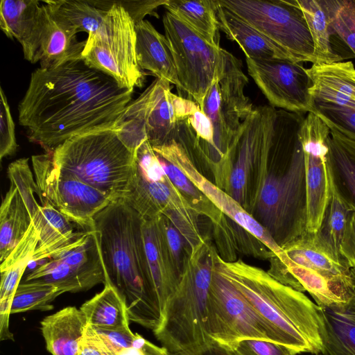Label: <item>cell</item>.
Segmentation results:
<instances>
[{
    "label": "cell",
    "instance_id": "6da1fadb",
    "mask_svg": "<svg viewBox=\"0 0 355 355\" xmlns=\"http://www.w3.org/2000/svg\"><path fill=\"white\" fill-rule=\"evenodd\" d=\"M133 92L82 59L40 67L18 105L19 123L30 141L52 153L75 136L115 130Z\"/></svg>",
    "mask_w": 355,
    "mask_h": 355
},
{
    "label": "cell",
    "instance_id": "7a4b0ae2",
    "mask_svg": "<svg viewBox=\"0 0 355 355\" xmlns=\"http://www.w3.org/2000/svg\"><path fill=\"white\" fill-rule=\"evenodd\" d=\"M304 117L276 110L270 144L254 174L252 216L280 247L306 230V171L300 139Z\"/></svg>",
    "mask_w": 355,
    "mask_h": 355
},
{
    "label": "cell",
    "instance_id": "3957f363",
    "mask_svg": "<svg viewBox=\"0 0 355 355\" xmlns=\"http://www.w3.org/2000/svg\"><path fill=\"white\" fill-rule=\"evenodd\" d=\"M142 217L122 199L94 217V232L105 273L125 302L130 321L155 331L162 310L150 278L142 240Z\"/></svg>",
    "mask_w": 355,
    "mask_h": 355
},
{
    "label": "cell",
    "instance_id": "277c9868",
    "mask_svg": "<svg viewBox=\"0 0 355 355\" xmlns=\"http://www.w3.org/2000/svg\"><path fill=\"white\" fill-rule=\"evenodd\" d=\"M216 267L245 297L273 332L277 343L297 354H322L321 307L304 293L282 284L267 271L218 254Z\"/></svg>",
    "mask_w": 355,
    "mask_h": 355
},
{
    "label": "cell",
    "instance_id": "5b68a950",
    "mask_svg": "<svg viewBox=\"0 0 355 355\" xmlns=\"http://www.w3.org/2000/svg\"><path fill=\"white\" fill-rule=\"evenodd\" d=\"M218 253L208 237L187 256L178 286L166 302L156 338L172 355L196 353L211 341L205 331L209 286Z\"/></svg>",
    "mask_w": 355,
    "mask_h": 355
},
{
    "label": "cell",
    "instance_id": "8992f818",
    "mask_svg": "<svg viewBox=\"0 0 355 355\" xmlns=\"http://www.w3.org/2000/svg\"><path fill=\"white\" fill-rule=\"evenodd\" d=\"M55 166L74 175L108 196L121 199L135 163L136 153L119 139L114 129L75 136L51 153Z\"/></svg>",
    "mask_w": 355,
    "mask_h": 355
},
{
    "label": "cell",
    "instance_id": "52a82bcc",
    "mask_svg": "<svg viewBox=\"0 0 355 355\" xmlns=\"http://www.w3.org/2000/svg\"><path fill=\"white\" fill-rule=\"evenodd\" d=\"M121 199L142 218H168L182 236L189 253L205 238L198 225L200 215L168 178L148 141L136 151L134 169Z\"/></svg>",
    "mask_w": 355,
    "mask_h": 355
},
{
    "label": "cell",
    "instance_id": "ba28073f",
    "mask_svg": "<svg viewBox=\"0 0 355 355\" xmlns=\"http://www.w3.org/2000/svg\"><path fill=\"white\" fill-rule=\"evenodd\" d=\"M248 82L240 60L226 51L223 73L211 86L200 107L214 132V146L207 165L219 174L216 183L220 187L228 178L230 150L243 121L254 110L244 93Z\"/></svg>",
    "mask_w": 355,
    "mask_h": 355
},
{
    "label": "cell",
    "instance_id": "9c48e42d",
    "mask_svg": "<svg viewBox=\"0 0 355 355\" xmlns=\"http://www.w3.org/2000/svg\"><path fill=\"white\" fill-rule=\"evenodd\" d=\"M89 1L107 13L98 30L88 35L82 60L122 88L141 87L144 75L137 60L134 20L117 1Z\"/></svg>",
    "mask_w": 355,
    "mask_h": 355
},
{
    "label": "cell",
    "instance_id": "30bf717a",
    "mask_svg": "<svg viewBox=\"0 0 355 355\" xmlns=\"http://www.w3.org/2000/svg\"><path fill=\"white\" fill-rule=\"evenodd\" d=\"M199 108L195 101L172 93L169 82L156 78L128 105L116 121V132L130 148L146 141L152 147L159 146L171 138L180 120Z\"/></svg>",
    "mask_w": 355,
    "mask_h": 355
},
{
    "label": "cell",
    "instance_id": "8fae6325",
    "mask_svg": "<svg viewBox=\"0 0 355 355\" xmlns=\"http://www.w3.org/2000/svg\"><path fill=\"white\" fill-rule=\"evenodd\" d=\"M198 137L189 119L180 120L171 137L153 150L178 168L185 176L227 218L254 236L276 256L282 248L270 232L227 192L211 182L197 168L194 158Z\"/></svg>",
    "mask_w": 355,
    "mask_h": 355
},
{
    "label": "cell",
    "instance_id": "7c38bea8",
    "mask_svg": "<svg viewBox=\"0 0 355 355\" xmlns=\"http://www.w3.org/2000/svg\"><path fill=\"white\" fill-rule=\"evenodd\" d=\"M163 25L182 91L200 107L214 83L221 76L226 50L213 45L168 12Z\"/></svg>",
    "mask_w": 355,
    "mask_h": 355
},
{
    "label": "cell",
    "instance_id": "4fadbf2b",
    "mask_svg": "<svg viewBox=\"0 0 355 355\" xmlns=\"http://www.w3.org/2000/svg\"><path fill=\"white\" fill-rule=\"evenodd\" d=\"M218 3L288 52L295 62L315 64L312 37L295 0H218Z\"/></svg>",
    "mask_w": 355,
    "mask_h": 355
},
{
    "label": "cell",
    "instance_id": "5bb4252c",
    "mask_svg": "<svg viewBox=\"0 0 355 355\" xmlns=\"http://www.w3.org/2000/svg\"><path fill=\"white\" fill-rule=\"evenodd\" d=\"M205 331L211 342L231 349L244 339L277 343L269 326L216 266L209 290Z\"/></svg>",
    "mask_w": 355,
    "mask_h": 355
},
{
    "label": "cell",
    "instance_id": "9a60e30c",
    "mask_svg": "<svg viewBox=\"0 0 355 355\" xmlns=\"http://www.w3.org/2000/svg\"><path fill=\"white\" fill-rule=\"evenodd\" d=\"M37 196L83 231H93L95 216L112 200L72 173L57 168L51 153L32 157Z\"/></svg>",
    "mask_w": 355,
    "mask_h": 355
},
{
    "label": "cell",
    "instance_id": "2e32d148",
    "mask_svg": "<svg viewBox=\"0 0 355 355\" xmlns=\"http://www.w3.org/2000/svg\"><path fill=\"white\" fill-rule=\"evenodd\" d=\"M105 281L94 232L84 231L71 245L31 270L22 282L46 283L64 293H76Z\"/></svg>",
    "mask_w": 355,
    "mask_h": 355
},
{
    "label": "cell",
    "instance_id": "e0dca14e",
    "mask_svg": "<svg viewBox=\"0 0 355 355\" xmlns=\"http://www.w3.org/2000/svg\"><path fill=\"white\" fill-rule=\"evenodd\" d=\"M275 111L270 105L254 108L243 121L227 156L230 171L225 191L246 210L250 182L269 144Z\"/></svg>",
    "mask_w": 355,
    "mask_h": 355
},
{
    "label": "cell",
    "instance_id": "ac0fdd59",
    "mask_svg": "<svg viewBox=\"0 0 355 355\" xmlns=\"http://www.w3.org/2000/svg\"><path fill=\"white\" fill-rule=\"evenodd\" d=\"M246 64L249 75L270 106L303 114L313 112L312 83L302 63L246 58Z\"/></svg>",
    "mask_w": 355,
    "mask_h": 355
},
{
    "label": "cell",
    "instance_id": "d6986e66",
    "mask_svg": "<svg viewBox=\"0 0 355 355\" xmlns=\"http://www.w3.org/2000/svg\"><path fill=\"white\" fill-rule=\"evenodd\" d=\"M330 128L314 112L305 115L300 130L306 181V230L317 232L330 193L328 170Z\"/></svg>",
    "mask_w": 355,
    "mask_h": 355
},
{
    "label": "cell",
    "instance_id": "ffe728a7",
    "mask_svg": "<svg viewBox=\"0 0 355 355\" xmlns=\"http://www.w3.org/2000/svg\"><path fill=\"white\" fill-rule=\"evenodd\" d=\"M268 274L297 291L307 292L320 307L347 304L355 295V269L336 274L303 267L284 257L269 259Z\"/></svg>",
    "mask_w": 355,
    "mask_h": 355
},
{
    "label": "cell",
    "instance_id": "44dd1931",
    "mask_svg": "<svg viewBox=\"0 0 355 355\" xmlns=\"http://www.w3.org/2000/svg\"><path fill=\"white\" fill-rule=\"evenodd\" d=\"M39 237L17 188L10 183L0 207V270L33 257Z\"/></svg>",
    "mask_w": 355,
    "mask_h": 355
},
{
    "label": "cell",
    "instance_id": "7402d4cb",
    "mask_svg": "<svg viewBox=\"0 0 355 355\" xmlns=\"http://www.w3.org/2000/svg\"><path fill=\"white\" fill-rule=\"evenodd\" d=\"M47 10L36 0H2L0 3V27L10 39L21 45L24 58L40 62V49Z\"/></svg>",
    "mask_w": 355,
    "mask_h": 355
},
{
    "label": "cell",
    "instance_id": "603a6c76",
    "mask_svg": "<svg viewBox=\"0 0 355 355\" xmlns=\"http://www.w3.org/2000/svg\"><path fill=\"white\" fill-rule=\"evenodd\" d=\"M306 72L312 83L310 94L313 110L324 107L355 110V67L352 62L312 64Z\"/></svg>",
    "mask_w": 355,
    "mask_h": 355
},
{
    "label": "cell",
    "instance_id": "cb8c5ba5",
    "mask_svg": "<svg viewBox=\"0 0 355 355\" xmlns=\"http://www.w3.org/2000/svg\"><path fill=\"white\" fill-rule=\"evenodd\" d=\"M158 218H142L141 234L148 274L163 311L176 290L180 278L169 259Z\"/></svg>",
    "mask_w": 355,
    "mask_h": 355
},
{
    "label": "cell",
    "instance_id": "d4e9b609",
    "mask_svg": "<svg viewBox=\"0 0 355 355\" xmlns=\"http://www.w3.org/2000/svg\"><path fill=\"white\" fill-rule=\"evenodd\" d=\"M136 55L140 69L166 80L182 91L169 43L149 21L135 24Z\"/></svg>",
    "mask_w": 355,
    "mask_h": 355
},
{
    "label": "cell",
    "instance_id": "484cf974",
    "mask_svg": "<svg viewBox=\"0 0 355 355\" xmlns=\"http://www.w3.org/2000/svg\"><path fill=\"white\" fill-rule=\"evenodd\" d=\"M216 4L219 29L225 33L229 40L238 43L246 58L279 59L295 62L288 52L247 21L221 6L218 1H216Z\"/></svg>",
    "mask_w": 355,
    "mask_h": 355
},
{
    "label": "cell",
    "instance_id": "4316f807",
    "mask_svg": "<svg viewBox=\"0 0 355 355\" xmlns=\"http://www.w3.org/2000/svg\"><path fill=\"white\" fill-rule=\"evenodd\" d=\"M284 257L297 265L336 274L352 270L343 256L337 255L318 232L305 231L300 236L281 247Z\"/></svg>",
    "mask_w": 355,
    "mask_h": 355
},
{
    "label": "cell",
    "instance_id": "83f0119b",
    "mask_svg": "<svg viewBox=\"0 0 355 355\" xmlns=\"http://www.w3.org/2000/svg\"><path fill=\"white\" fill-rule=\"evenodd\" d=\"M87 320L75 306L65 307L41 322L46 349L52 355H79Z\"/></svg>",
    "mask_w": 355,
    "mask_h": 355
},
{
    "label": "cell",
    "instance_id": "f1b7e54d",
    "mask_svg": "<svg viewBox=\"0 0 355 355\" xmlns=\"http://www.w3.org/2000/svg\"><path fill=\"white\" fill-rule=\"evenodd\" d=\"M322 355H355V295L346 304L321 307Z\"/></svg>",
    "mask_w": 355,
    "mask_h": 355
},
{
    "label": "cell",
    "instance_id": "f546056e",
    "mask_svg": "<svg viewBox=\"0 0 355 355\" xmlns=\"http://www.w3.org/2000/svg\"><path fill=\"white\" fill-rule=\"evenodd\" d=\"M328 170L340 196L355 209V141L331 130Z\"/></svg>",
    "mask_w": 355,
    "mask_h": 355
},
{
    "label": "cell",
    "instance_id": "4dcf8cb0",
    "mask_svg": "<svg viewBox=\"0 0 355 355\" xmlns=\"http://www.w3.org/2000/svg\"><path fill=\"white\" fill-rule=\"evenodd\" d=\"M88 324L92 327L107 331L129 330L128 310L119 293L110 284L80 308Z\"/></svg>",
    "mask_w": 355,
    "mask_h": 355
},
{
    "label": "cell",
    "instance_id": "1f68e13d",
    "mask_svg": "<svg viewBox=\"0 0 355 355\" xmlns=\"http://www.w3.org/2000/svg\"><path fill=\"white\" fill-rule=\"evenodd\" d=\"M42 1L56 24L73 35L81 31L88 35L96 32L107 13L89 1Z\"/></svg>",
    "mask_w": 355,
    "mask_h": 355
},
{
    "label": "cell",
    "instance_id": "d6a6232c",
    "mask_svg": "<svg viewBox=\"0 0 355 355\" xmlns=\"http://www.w3.org/2000/svg\"><path fill=\"white\" fill-rule=\"evenodd\" d=\"M302 10L314 46L316 65L343 61L332 48L327 0H295Z\"/></svg>",
    "mask_w": 355,
    "mask_h": 355
},
{
    "label": "cell",
    "instance_id": "836d02e7",
    "mask_svg": "<svg viewBox=\"0 0 355 355\" xmlns=\"http://www.w3.org/2000/svg\"><path fill=\"white\" fill-rule=\"evenodd\" d=\"M164 7L208 42L220 46L216 1L166 0Z\"/></svg>",
    "mask_w": 355,
    "mask_h": 355
},
{
    "label": "cell",
    "instance_id": "e575fe53",
    "mask_svg": "<svg viewBox=\"0 0 355 355\" xmlns=\"http://www.w3.org/2000/svg\"><path fill=\"white\" fill-rule=\"evenodd\" d=\"M47 12L40 49V68L47 69L67 61L82 59L86 40L78 41L76 35L58 26L48 10Z\"/></svg>",
    "mask_w": 355,
    "mask_h": 355
},
{
    "label": "cell",
    "instance_id": "d590c367",
    "mask_svg": "<svg viewBox=\"0 0 355 355\" xmlns=\"http://www.w3.org/2000/svg\"><path fill=\"white\" fill-rule=\"evenodd\" d=\"M329 182V198L318 232L333 251L337 255L342 256L340 245L353 209L340 196L330 176Z\"/></svg>",
    "mask_w": 355,
    "mask_h": 355
},
{
    "label": "cell",
    "instance_id": "8d00e7d4",
    "mask_svg": "<svg viewBox=\"0 0 355 355\" xmlns=\"http://www.w3.org/2000/svg\"><path fill=\"white\" fill-rule=\"evenodd\" d=\"M94 329L107 355H170L164 347L150 343L130 329L107 331Z\"/></svg>",
    "mask_w": 355,
    "mask_h": 355
},
{
    "label": "cell",
    "instance_id": "74e56055",
    "mask_svg": "<svg viewBox=\"0 0 355 355\" xmlns=\"http://www.w3.org/2000/svg\"><path fill=\"white\" fill-rule=\"evenodd\" d=\"M172 183L193 209L208 218L213 225L218 224L224 214L173 164L157 154Z\"/></svg>",
    "mask_w": 355,
    "mask_h": 355
},
{
    "label": "cell",
    "instance_id": "f35d334b",
    "mask_svg": "<svg viewBox=\"0 0 355 355\" xmlns=\"http://www.w3.org/2000/svg\"><path fill=\"white\" fill-rule=\"evenodd\" d=\"M62 293V291L49 284L21 282L12 302L10 313L51 310V302Z\"/></svg>",
    "mask_w": 355,
    "mask_h": 355
},
{
    "label": "cell",
    "instance_id": "ab89813d",
    "mask_svg": "<svg viewBox=\"0 0 355 355\" xmlns=\"http://www.w3.org/2000/svg\"><path fill=\"white\" fill-rule=\"evenodd\" d=\"M31 257L22 259L1 271L0 283V339L13 340L9 329L11 304L17 288L30 264Z\"/></svg>",
    "mask_w": 355,
    "mask_h": 355
},
{
    "label": "cell",
    "instance_id": "60d3db41",
    "mask_svg": "<svg viewBox=\"0 0 355 355\" xmlns=\"http://www.w3.org/2000/svg\"><path fill=\"white\" fill-rule=\"evenodd\" d=\"M332 35L338 36L355 55V1L327 0Z\"/></svg>",
    "mask_w": 355,
    "mask_h": 355
},
{
    "label": "cell",
    "instance_id": "b9f144b4",
    "mask_svg": "<svg viewBox=\"0 0 355 355\" xmlns=\"http://www.w3.org/2000/svg\"><path fill=\"white\" fill-rule=\"evenodd\" d=\"M158 222L169 259L180 280L184 261L189 254L186 243L180 232L168 218L161 216L158 218Z\"/></svg>",
    "mask_w": 355,
    "mask_h": 355
},
{
    "label": "cell",
    "instance_id": "7bdbcfd3",
    "mask_svg": "<svg viewBox=\"0 0 355 355\" xmlns=\"http://www.w3.org/2000/svg\"><path fill=\"white\" fill-rule=\"evenodd\" d=\"M327 125L355 141V110L349 109L317 107L313 110Z\"/></svg>",
    "mask_w": 355,
    "mask_h": 355
},
{
    "label": "cell",
    "instance_id": "ee69618b",
    "mask_svg": "<svg viewBox=\"0 0 355 355\" xmlns=\"http://www.w3.org/2000/svg\"><path fill=\"white\" fill-rule=\"evenodd\" d=\"M15 123L7 97L0 88V159L13 155L17 150Z\"/></svg>",
    "mask_w": 355,
    "mask_h": 355
},
{
    "label": "cell",
    "instance_id": "f6af8a7d",
    "mask_svg": "<svg viewBox=\"0 0 355 355\" xmlns=\"http://www.w3.org/2000/svg\"><path fill=\"white\" fill-rule=\"evenodd\" d=\"M237 355H297L286 345L259 339H244L232 348Z\"/></svg>",
    "mask_w": 355,
    "mask_h": 355
},
{
    "label": "cell",
    "instance_id": "bcb514c9",
    "mask_svg": "<svg viewBox=\"0 0 355 355\" xmlns=\"http://www.w3.org/2000/svg\"><path fill=\"white\" fill-rule=\"evenodd\" d=\"M117 2L125 8L136 24L144 20V17L147 15H155L157 17L155 10L160 6H164L166 0L120 1Z\"/></svg>",
    "mask_w": 355,
    "mask_h": 355
},
{
    "label": "cell",
    "instance_id": "7dc6e473",
    "mask_svg": "<svg viewBox=\"0 0 355 355\" xmlns=\"http://www.w3.org/2000/svg\"><path fill=\"white\" fill-rule=\"evenodd\" d=\"M340 252L349 266L355 269V209L348 220Z\"/></svg>",
    "mask_w": 355,
    "mask_h": 355
},
{
    "label": "cell",
    "instance_id": "c3c4849f",
    "mask_svg": "<svg viewBox=\"0 0 355 355\" xmlns=\"http://www.w3.org/2000/svg\"><path fill=\"white\" fill-rule=\"evenodd\" d=\"M79 355H107L97 333L89 324L80 343Z\"/></svg>",
    "mask_w": 355,
    "mask_h": 355
},
{
    "label": "cell",
    "instance_id": "681fc988",
    "mask_svg": "<svg viewBox=\"0 0 355 355\" xmlns=\"http://www.w3.org/2000/svg\"><path fill=\"white\" fill-rule=\"evenodd\" d=\"M172 355V354H170ZM187 355H237L233 349L211 342L203 349Z\"/></svg>",
    "mask_w": 355,
    "mask_h": 355
}]
</instances>
